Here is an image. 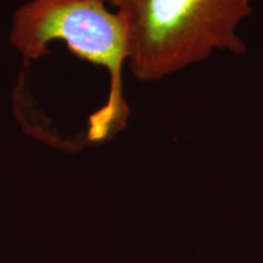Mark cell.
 Instances as JSON below:
<instances>
[{"mask_svg":"<svg viewBox=\"0 0 263 263\" xmlns=\"http://www.w3.org/2000/svg\"><path fill=\"white\" fill-rule=\"evenodd\" d=\"M106 2H107V0H106Z\"/></svg>","mask_w":263,"mask_h":263,"instance_id":"3","label":"cell"},{"mask_svg":"<svg viewBox=\"0 0 263 263\" xmlns=\"http://www.w3.org/2000/svg\"><path fill=\"white\" fill-rule=\"evenodd\" d=\"M122 18L128 65L137 80L160 81L213 51L241 55L236 28L251 0H107Z\"/></svg>","mask_w":263,"mask_h":263,"instance_id":"1","label":"cell"},{"mask_svg":"<svg viewBox=\"0 0 263 263\" xmlns=\"http://www.w3.org/2000/svg\"><path fill=\"white\" fill-rule=\"evenodd\" d=\"M106 0H28L12 17L10 42L26 61L49 54L48 45L64 42L76 57L101 66L110 76L106 104L90 117V141H105L126 127L122 68L128 60L122 18Z\"/></svg>","mask_w":263,"mask_h":263,"instance_id":"2","label":"cell"}]
</instances>
